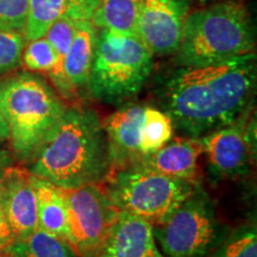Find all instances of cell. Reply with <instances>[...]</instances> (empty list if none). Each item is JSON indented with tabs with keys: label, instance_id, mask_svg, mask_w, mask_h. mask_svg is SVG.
<instances>
[{
	"label": "cell",
	"instance_id": "83f0119b",
	"mask_svg": "<svg viewBox=\"0 0 257 257\" xmlns=\"http://www.w3.org/2000/svg\"><path fill=\"white\" fill-rule=\"evenodd\" d=\"M0 257H6V256H5V253H4V251H0Z\"/></svg>",
	"mask_w": 257,
	"mask_h": 257
},
{
	"label": "cell",
	"instance_id": "ba28073f",
	"mask_svg": "<svg viewBox=\"0 0 257 257\" xmlns=\"http://www.w3.org/2000/svg\"><path fill=\"white\" fill-rule=\"evenodd\" d=\"M67 211L66 240L83 257L99 255L118 210L96 185L62 189Z\"/></svg>",
	"mask_w": 257,
	"mask_h": 257
},
{
	"label": "cell",
	"instance_id": "d4e9b609",
	"mask_svg": "<svg viewBox=\"0 0 257 257\" xmlns=\"http://www.w3.org/2000/svg\"><path fill=\"white\" fill-rule=\"evenodd\" d=\"M14 240V232H12L4 213H3L2 208H0V251H4Z\"/></svg>",
	"mask_w": 257,
	"mask_h": 257
},
{
	"label": "cell",
	"instance_id": "d6986e66",
	"mask_svg": "<svg viewBox=\"0 0 257 257\" xmlns=\"http://www.w3.org/2000/svg\"><path fill=\"white\" fill-rule=\"evenodd\" d=\"M86 2L91 0H29L25 40L30 42L43 37L54 22Z\"/></svg>",
	"mask_w": 257,
	"mask_h": 257
},
{
	"label": "cell",
	"instance_id": "8fae6325",
	"mask_svg": "<svg viewBox=\"0 0 257 257\" xmlns=\"http://www.w3.org/2000/svg\"><path fill=\"white\" fill-rule=\"evenodd\" d=\"M32 178L29 170L19 167H5L0 173V208L15 239H23L38 229Z\"/></svg>",
	"mask_w": 257,
	"mask_h": 257
},
{
	"label": "cell",
	"instance_id": "9a60e30c",
	"mask_svg": "<svg viewBox=\"0 0 257 257\" xmlns=\"http://www.w3.org/2000/svg\"><path fill=\"white\" fill-rule=\"evenodd\" d=\"M98 34V28L92 19L80 21L69 49L63 57L64 74L75 89L88 86Z\"/></svg>",
	"mask_w": 257,
	"mask_h": 257
},
{
	"label": "cell",
	"instance_id": "ac0fdd59",
	"mask_svg": "<svg viewBox=\"0 0 257 257\" xmlns=\"http://www.w3.org/2000/svg\"><path fill=\"white\" fill-rule=\"evenodd\" d=\"M4 253L6 257H79L66 239L41 229L23 239H15Z\"/></svg>",
	"mask_w": 257,
	"mask_h": 257
},
{
	"label": "cell",
	"instance_id": "52a82bcc",
	"mask_svg": "<svg viewBox=\"0 0 257 257\" xmlns=\"http://www.w3.org/2000/svg\"><path fill=\"white\" fill-rule=\"evenodd\" d=\"M226 233L213 201L200 186H194L168 219L154 225L163 257H208Z\"/></svg>",
	"mask_w": 257,
	"mask_h": 257
},
{
	"label": "cell",
	"instance_id": "7402d4cb",
	"mask_svg": "<svg viewBox=\"0 0 257 257\" xmlns=\"http://www.w3.org/2000/svg\"><path fill=\"white\" fill-rule=\"evenodd\" d=\"M24 31L0 27V74L17 68L27 46Z\"/></svg>",
	"mask_w": 257,
	"mask_h": 257
},
{
	"label": "cell",
	"instance_id": "ffe728a7",
	"mask_svg": "<svg viewBox=\"0 0 257 257\" xmlns=\"http://www.w3.org/2000/svg\"><path fill=\"white\" fill-rule=\"evenodd\" d=\"M174 126L165 112L153 106H144L143 121L140 136L142 156L156 153L172 140Z\"/></svg>",
	"mask_w": 257,
	"mask_h": 257
},
{
	"label": "cell",
	"instance_id": "3957f363",
	"mask_svg": "<svg viewBox=\"0 0 257 257\" xmlns=\"http://www.w3.org/2000/svg\"><path fill=\"white\" fill-rule=\"evenodd\" d=\"M255 30L238 0H224L194 10L186 17L176 51L179 67L206 66L252 53Z\"/></svg>",
	"mask_w": 257,
	"mask_h": 257
},
{
	"label": "cell",
	"instance_id": "4fadbf2b",
	"mask_svg": "<svg viewBox=\"0 0 257 257\" xmlns=\"http://www.w3.org/2000/svg\"><path fill=\"white\" fill-rule=\"evenodd\" d=\"M144 106L125 104L106 118L104 130L107 137L112 166L118 169L136 166L142 160L140 136Z\"/></svg>",
	"mask_w": 257,
	"mask_h": 257
},
{
	"label": "cell",
	"instance_id": "7a4b0ae2",
	"mask_svg": "<svg viewBox=\"0 0 257 257\" xmlns=\"http://www.w3.org/2000/svg\"><path fill=\"white\" fill-rule=\"evenodd\" d=\"M112 168L104 125L89 108H67L29 172L61 189L96 185Z\"/></svg>",
	"mask_w": 257,
	"mask_h": 257
},
{
	"label": "cell",
	"instance_id": "44dd1931",
	"mask_svg": "<svg viewBox=\"0 0 257 257\" xmlns=\"http://www.w3.org/2000/svg\"><path fill=\"white\" fill-rule=\"evenodd\" d=\"M208 257H257L255 224H244L226 233Z\"/></svg>",
	"mask_w": 257,
	"mask_h": 257
},
{
	"label": "cell",
	"instance_id": "5bb4252c",
	"mask_svg": "<svg viewBox=\"0 0 257 257\" xmlns=\"http://www.w3.org/2000/svg\"><path fill=\"white\" fill-rule=\"evenodd\" d=\"M201 153L202 148L198 138L180 136L170 140L156 153L142 157L136 166L170 178L192 181Z\"/></svg>",
	"mask_w": 257,
	"mask_h": 257
},
{
	"label": "cell",
	"instance_id": "603a6c76",
	"mask_svg": "<svg viewBox=\"0 0 257 257\" xmlns=\"http://www.w3.org/2000/svg\"><path fill=\"white\" fill-rule=\"evenodd\" d=\"M78 23L79 22L68 17V16H62L51 24V27L48 29L46 35H44L46 40L54 48L57 56L60 57V60H62V62L63 57L66 56L70 43H72Z\"/></svg>",
	"mask_w": 257,
	"mask_h": 257
},
{
	"label": "cell",
	"instance_id": "6da1fadb",
	"mask_svg": "<svg viewBox=\"0 0 257 257\" xmlns=\"http://www.w3.org/2000/svg\"><path fill=\"white\" fill-rule=\"evenodd\" d=\"M256 87L253 53L206 66L178 67L159 91L161 110L185 137L201 138L249 110Z\"/></svg>",
	"mask_w": 257,
	"mask_h": 257
},
{
	"label": "cell",
	"instance_id": "484cf974",
	"mask_svg": "<svg viewBox=\"0 0 257 257\" xmlns=\"http://www.w3.org/2000/svg\"><path fill=\"white\" fill-rule=\"evenodd\" d=\"M9 138H10L9 126L4 119V115H3L2 111H0V142L9 141Z\"/></svg>",
	"mask_w": 257,
	"mask_h": 257
},
{
	"label": "cell",
	"instance_id": "2e32d148",
	"mask_svg": "<svg viewBox=\"0 0 257 257\" xmlns=\"http://www.w3.org/2000/svg\"><path fill=\"white\" fill-rule=\"evenodd\" d=\"M32 181L36 193L38 229L66 239L67 211L62 189L36 176Z\"/></svg>",
	"mask_w": 257,
	"mask_h": 257
},
{
	"label": "cell",
	"instance_id": "f1b7e54d",
	"mask_svg": "<svg viewBox=\"0 0 257 257\" xmlns=\"http://www.w3.org/2000/svg\"><path fill=\"white\" fill-rule=\"evenodd\" d=\"M3 169H4V168H2V169H0V173H2V170H3Z\"/></svg>",
	"mask_w": 257,
	"mask_h": 257
},
{
	"label": "cell",
	"instance_id": "9c48e42d",
	"mask_svg": "<svg viewBox=\"0 0 257 257\" xmlns=\"http://www.w3.org/2000/svg\"><path fill=\"white\" fill-rule=\"evenodd\" d=\"M246 113L232 124L198 138L213 178L234 179L248 172L255 155L256 124L255 118L246 121Z\"/></svg>",
	"mask_w": 257,
	"mask_h": 257
},
{
	"label": "cell",
	"instance_id": "30bf717a",
	"mask_svg": "<svg viewBox=\"0 0 257 257\" xmlns=\"http://www.w3.org/2000/svg\"><path fill=\"white\" fill-rule=\"evenodd\" d=\"M187 15L186 0H146L136 35L153 55L175 54Z\"/></svg>",
	"mask_w": 257,
	"mask_h": 257
},
{
	"label": "cell",
	"instance_id": "7c38bea8",
	"mask_svg": "<svg viewBox=\"0 0 257 257\" xmlns=\"http://www.w3.org/2000/svg\"><path fill=\"white\" fill-rule=\"evenodd\" d=\"M99 257H163L154 236V225L118 211Z\"/></svg>",
	"mask_w": 257,
	"mask_h": 257
},
{
	"label": "cell",
	"instance_id": "5b68a950",
	"mask_svg": "<svg viewBox=\"0 0 257 257\" xmlns=\"http://www.w3.org/2000/svg\"><path fill=\"white\" fill-rule=\"evenodd\" d=\"M154 68V55L137 35L99 29L88 87L105 104H125L146 85Z\"/></svg>",
	"mask_w": 257,
	"mask_h": 257
},
{
	"label": "cell",
	"instance_id": "e0dca14e",
	"mask_svg": "<svg viewBox=\"0 0 257 257\" xmlns=\"http://www.w3.org/2000/svg\"><path fill=\"white\" fill-rule=\"evenodd\" d=\"M146 0H100L92 22L98 29L120 35H136Z\"/></svg>",
	"mask_w": 257,
	"mask_h": 257
},
{
	"label": "cell",
	"instance_id": "8992f818",
	"mask_svg": "<svg viewBox=\"0 0 257 257\" xmlns=\"http://www.w3.org/2000/svg\"><path fill=\"white\" fill-rule=\"evenodd\" d=\"M194 186L189 180L170 178L140 166H131L115 172L107 195L118 211L157 225L172 216Z\"/></svg>",
	"mask_w": 257,
	"mask_h": 257
},
{
	"label": "cell",
	"instance_id": "277c9868",
	"mask_svg": "<svg viewBox=\"0 0 257 257\" xmlns=\"http://www.w3.org/2000/svg\"><path fill=\"white\" fill-rule=\"evenodd\" d=\"M66 110L55 89L36 74L23 72L0 80V111L19 161H32Z\"/></svg>",
	"mask_w": 257,
	"mask_h": 257
},
{
	"label": "cell",
	"instance_id": "4316f807",
	"mask_svg": "<svg viewBox=\"0 0 257 257\" xmlns=\"http://www.w3.org/2000/svg\"><path fill=\"white\" fill-rule=\"evenodd\" d=\"M11 165V156L9 155L8 152L0 149V169L5 168Z\"/></svg>",
	"mask_w": 257,
	"mask_h": 257
},
{
	"label": "cell",
	"instance_id": "cb8c5ba5",
	"mask_svg": "<svg viewBox=\"0 0 257 257\" xmlns=\"http://www.w3.org/2000/svg\"><path fill=\"white\" fill-rule=\"evenodd\" d=\"M29 0H0V27L24 31Z\"/></svg>",
	"mask_w": 257,
	"mask_h": 257
}]
</instances>
